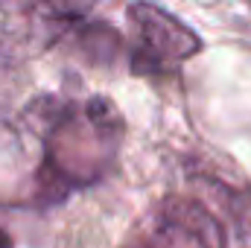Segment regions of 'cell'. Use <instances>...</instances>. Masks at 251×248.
Wrapping results in <instances>:
<instances>
[{"mask_svg":"<svg viewBox=\"0 0 251 248\" xmlns=\"http://www.w3.org/2000/svg\"><path fill=\"white\" fill-rule=\"evenodd\" d=\"M123 143V120L117 108L91 97L59 108L44 134L38 167V193L44 201H62L67 193L85 190L108 175Z\"/></svg>","mask_w":251,"mask_h":248,"instance_id":"cell-1","label":"cell"},{"mask_svg":"<svg viewBox=\"0 0 251 248\" xmlns=\"http://www.w3.org/2000/svg\"><path fill=\"white\" fill-rule=\"evenodd\" d=\"M126 12L134 32L128 53L134 73H164L201 53V38L167 9L152 3H131Z\"/></svg>","mask_w":251,"mask_h":248,"instance_id":"cell-2","label":"cell"},{"mask_svg":"<svg viewBox=\"0 0 251 248\" xmlns=\"http://www.w3.org/2000/svg\"><path fill=\"white\" fill-rule=\"evenodd\" d=\"M123 248H228V240L201 201L167 198L143 216Z\"/></svg>","mask_w":251,"mask_h":248,"instance_id":"cell-3","label":"cell"}]
</instances>
